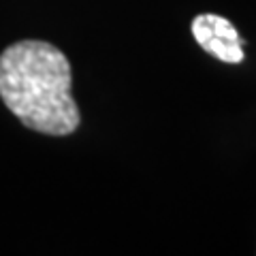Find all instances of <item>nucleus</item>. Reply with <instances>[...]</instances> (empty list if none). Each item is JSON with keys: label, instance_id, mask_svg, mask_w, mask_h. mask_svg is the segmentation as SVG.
Wrapping results in <instances>:
<instances>
[{"label": "nucleus", "instance_id": "f257e3e1", "mask_svg": "<svg viewBox=\"0 0 256 256\" xmlns=\"http://www.w3.org/2000/svg\"><path fill=\"white\" fill-rule=\"evenodd\" d=\"M70 64L47 41H18L0 54V98L36 132L64 137L82 116L70 96Z\"/></svg>", "mask_w": 256, "mask_h": 256}, {"label": "nucleus", "instance_id": "f03ea898", "mask_svg": "<svg viewBox=\"0 0 256 256\" xmlns=\"http://www.w3.org/2000/svg\"><path fill=\"white\" fill-rule=\"evenodd\" d=\"M190 28H192V36L196 38V43L201 45L207 54H212L214 58H218L222 62H230V64L244 62V45L230 43V41H224V38L216 36L205 20V15H196V18L192 20Z\"/></svg>", "mask_w": 256, "mask_h": 256}]
</instances>
